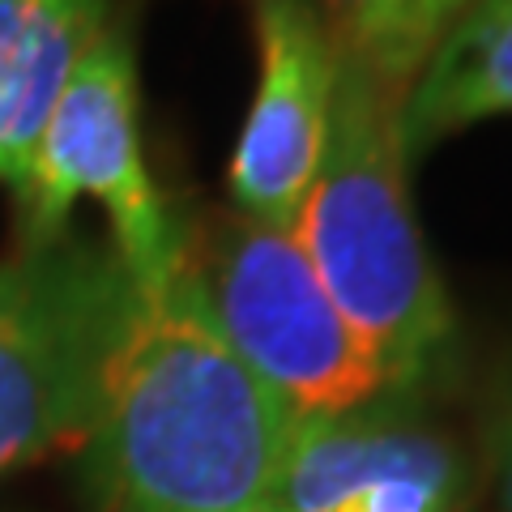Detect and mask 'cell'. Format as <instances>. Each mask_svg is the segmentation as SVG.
I'll use <instances>...</instances> for the list:
<instances>
[{
    "mask_svg": "<svg viewBox=\"0 0 512 512\" xmlns=\"http://www.w3.org/2000/svg\"><path fill=\"white\" fill-rule=\"evenodd\" d=\"M82 197L107 210L111 248L141 295L167 291L188 274V239L171 222L141 150L137 64L116 26L77 64L47 120L30 180L18 192L22 244L60 239Z\"/></svg>",
    "mask_w": 512,
    "mask_h": 512,
    "instance_id": "5",
    "label": "cell"
},
{
    "mask_svg": "<svg viewBox=\"0 0 512 512\" xmlns=\"http://www.w3.org/2000/svg\"><path fill=\"white\" fill-rule=\"evenodd\" d=\"M491 487H495V508L512 512V393L500 402L491 419Z\"/></svg>",
    "mask_w": 512,
    "mask_h": 512,
    "instance_id": "12",
    "label": "cell"
},
{
    "mask_svg": "<svg viewBox=\"0 0 512 512\" xmlns=\"http://www.w3.org/2000/svg\"><path fill=\"white\" fill-rule=\"evenodd\" d=\"M470 474L440 427L410 402L303 423L274 512H466Z\"/></svg>",
    "mask_w": 512,
    "mask_h": 512,
    "instance_id": "7",
    "label": "cell"
},
{
    "mask_svg": "<svg viewBox=\"0 0 512 512\" xmlns=\"http://www.w3.org/2000/svg\"><path fill=\"white\" fill-rule=\"evenodd\" d=\"M470 5L474 0H389L376 39L359 60L372 73H380L393 90L406 94L427 56L436 52V43L461 22V13Z\"/></svg>",
    "mask_w": 512,
    "mask_h": 512,
    "instance_id": "10",
    "label": "cell"
},
{
    "mask_svg": "<svg viewBox=\"0 0 512 512\" xmlns=\"http://www.w3.org/2000/svg\"><path fill=\"white\" fill-rule=\"evenodd\" d=\"M402 90L342 52L320 171L291 231L329 299L414 402L453 355V303L406 188Z\"/></svg>",
    "mask_w": 512,
    "mask_h": 512,
    "instance_id": "2",
    "label": "cell"
},
{
    "mask_svg": "<svg viewBox=\"0 0 512 512\" xmlns=\"http://www.w3.org/2000/svg\"><path fill=\"white\" fill-rule=\"evenodd\" d=\"M205 303L235 346L299 423H333L406 402L376 355L329 299L291 227L231 214L192 256Z\"/></svg>",
    "mask_w": 512,
    "mask_h": 512,
    "instance_id": "3",
    "label": "cell"
},
{
    "mask_svg": "<svg viewBox=\"0 0 512 512\" xmlns=\"http://www.w3.org/2000/svg\"><path fill=\"white\" fill-rule=\"evenodd\" d=\"M133 295L116 248L69 231L0 265V478L82 444Z\"/></svg>",
    "mask_w": 512,
    "mask_h": 512,
    "instance_id": "4",
    "label": "cell"
},
{
    "mask_svg": "<svg viewBox=\"0 0 512 512\" xmlns=\"http://www.w3.org/2000/svg\"><path fill=\"white\" fill-rule=\"evenodd\" d=\"M316 9L346 56H367L389 0H316Z\"/></svg>",
    "mask_w": 512,
    "mask_h": 512,
    "instance_id": "11",
    "label": "cell"
},
{
    "mask_svg": "<svg viewBox=\"0 0 512 512\" xmlns=\"http://www.w3.org/2000/svg\"><path fill=\"white\" fill-rule=\"evenodd\" d=\"M256 30V94L231 154L239 214L291 227L320 171L338 94L342 47L316 0H248Z\"/></svg>",
    "mask_w": 512,
    "mask_h": 512,
    "instance_id": "6",
    "label": "cell"
},
{
    "mask_svg": "<svg viewBox=\"0 0 512 512\" xmlns=\"http://www.w3.org/2000/svg\"><path fill=\"white\" fill-rule=\"evenodd\" d=\"M111 30L107 0H0V184L26 188L77 64Z\"/></svg>",
    "mask_w": 512,
    "mask_h": 512,
    "instance_id": "8",
    "label": "cell"
},
{
    "mask_svg": "<svg viewBox=\"0 0 512 512\" xmlns=\"http://www.w3.org/2000/svg\"><path fill=\"white\" fill-rule=\"evenodd\" d=\"M299 419L235 355L188 274L133 295L82 436L94 512H274Z\"/></svg>",
    "mask_w": 512,
    "mask_h": 512,
    "instance_id": "1",
    "label": "cell"
},
{
    "mask_svg": "<svg viewBox=\"0 0 512 512\" xmlns=\"http://www.w3.org/2000/svg\"><path fill=\"white\" fill-rule=\"evenodd\" d=\"M491 116H512V0H474L406 86V154L419 158Z\"/></svg>",
    "mask_w": 512,
    "mask_h": 512,
    "instance_id": "9",
    "label": "cell"
}]
</instances>
